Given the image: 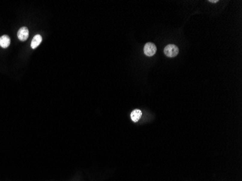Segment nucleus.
<instances>
[{
    "label": "nucleus",
    "instance_id": "nucleus-1",
    "mask_svg": "<svg viewBox=\"0 0 242 181\" xmlns=\"http://www.w3.org/2000/svg\"><path fill=\"white\" fill-rule=\"evenodd\" d=\"M179 52V49L175 44H168L164 50V53L168 57H176Z\"/></svg>",
    "mask_w": 242,
    "mask_h": 181
},
{
    "label": "nucleus",
    "instance_id": "nucleus-2",
    "mask_svg": "<svg viewBox=\"0 0 242 181\" xmlns=\"http://www.w3.org/2000/svg\"><path fill=\"white\" fill-rule=\"evenodd\" d=\"M144 54L147 56L152 57L157 52V47H156L155 44L152 43V42H149V43H147L145 44L144 48Z\"/></svg>",
    "mask_w": 242,
    "mask_h": 181
},
{
    "label": "nucleus",
    "instance_id": "nucleus-3",
    "mask_svg": "<svg viewBox=\"0 0 242 181\" xmlns=\"http://www.w3.org/2000/svg\"><path fill=\"white\" fill-rule=\"evenodd\" d=\"M29 31L26 27H22L17 31V37L20 41H26L29 37Z\"/></svg>",
    "mask_w": 242,
    "mask_h": 181
},
{
    "label": "nucleus",
    "instance_id": "nucleus-4",
    "mask_svg": "<svg viewBox=\"0 0 242 181\" xmlns=\"http://www.w3.org/2000/svg\"><path fill=\"white\" fill-rule=\"evenodd\" d=\"M10 44V38L7 35H4L2 37H0V46L2 48H8Z\"/></svg>",
    "mask_w": 242,
    "mask_h": 181
},
{
    "label": "nucleus",
    "instance_id": "nucleus-5",
    "mask_svg": "<svg viewBox=\"0 0 242 181\" xmlns=\"http://www.w3.org/2000/svg\"><path fill=\"white\" fill-rule=\"evenodd\" d=\"M142 115V112L141 110H134V111L131 112V118L134 121V122H138L139 119L141 118Z\"/></svg>",
    "mask_w": 242,
    "mask_h": 181
},
{
    "label": "nucleus",
    "instance_id": "nucleus-6",
    "mask_svg": "<svg viewBox=\"0 0 242 181\" xmlns=\"http://www.w3.org/2000/svg\"><path fill=\"white\" fill-rule=\"evenodd\" d=\"M42 41V37L41 35H36L33 38L32 41H31V48L36 49V47H38V45L41 44Z\"/></svg>",
    "mask_w": 242,
    "mask_h": 181
},
{
    "label": "nucleus",
    "instance_id": "nucleus-7",
    "mask_svg": "<svg viewBox=\"0 0 242 181\" xmlns=\"http://www.w3.org/2000/svg\"><path fill=\"white\" fill-rule=\"evenodd\" d=\"M217 0H215V1H213V0H210V2H212V3H216V2H217Z\"/></svg>",
    "mask_w": 242,
    "mask_h": 181
}]
</instances>
